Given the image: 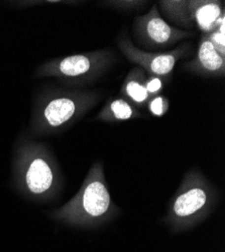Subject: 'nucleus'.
Returning a JSON list of instances; mask_svg holds the SVG:
<instances>
[{
	"instance_id": "obj_1",
	"label": "nucleus",
	"mask_w": 225,
	"mask_h": 252,
	"mask_svg": "<svg viewBox=\"0 0 225 252\" xmlns=\"http://www.w3.org/2000/svg\"><path fill=\"white\" fill-rule=\"evenodd\" d=\"M97 91L56 90L38 100L32 124L42 131H56L74 124L95 107Z\"/></svg>"
},
{
	"instance_id": "obj_2",
	"label": "nucleus",
	"mask_w": 225,
	"mask_h": 252,
	"mask_svg": "<svg viewBox=\"0 0 225 252\" xmlns=\"http://www.w3.org/2000/svg\"><path fill=\"white\" fill-rule=\"evenodd\" d=\"M114 55L110 49L72 55L47 62L38 69V77H56L75 84L91 83L112 66Z\"/></svg>"
},
{
	"instance_id": "obj_3",
	"label": "nucleus",
	"mask_w": 225,
	"mask_h": 252,
	"mask_svg": "<svg viewBox=\"0 0 225 252\" xmlns=\"http://www.w3.org/2000/svg\"><path fill=\"white\" fill-rule=\"evenodd\" d=\"M133 33L137 43L147 49L168 48L193 34L170 26L161 16L157 3L148 13L135 18Z\"/></svg>"
},
{
	"instance_id": "obj_4",
	"label": "nucleus",
	"mask_w": 225,
	"mask_h": 252,
	"mask_svg": "<svg viewBox=\"0 0 225 252\" xmlns=\"http://www.w3.org/2000/svg\"><path fill=\"white\" fill-rule=\"evenodd\" d=\"M118 48L130 63L144 69L147 75L163 78H168L174 71L177 63L190 54L189 45H183L170 52L149 53L135 47L126 34L120 35Z\"/></svg>"
},
{
	"instance_id": "obj_5",
	"label": "nucleus",
	"mask_w": 225,
	"mask_h": 252,
	"mask_svg": "<svg viewBox=\"0 0 225 252\" xmlns=\"http://www.w3.org/2000/svg\"><path fill=\"white\" fill-rule=\"evenodd\" d=\"M101 172L98 167L91 172L85 186L75 204L79 215H83L90 219H98L108 213L111 207V198L108 189L99 176Z\"/></svg>"
},
{
	"instance_id": "obj_6",
	"label": "nucleus",
	"mask_w": 225,
	"mask_h": 252,
	"mask_svg": "<svg viewBox=\"0 0 225 252\" xmlns=\"http://www.w3.org/2000/svg\"><path fill=\"white\" fill-rule=\"evenodd\" d=\"M186 16L190 29L198 28L202 34H208L225 23L224 2L217 0H188L185 1Z\"/></svg>"
},
{
	"instance_id": "obj_7",
	"label": "nucleus",
	"mask_w": 225,
	"mask_h": 252,
	"mask_svg": "<svg viewBox=\"0 0 225 252\" xmlns=\"http://www.w3.org/2000/svg\"><path fill=\"white\" fill-rule=\"evenodd\" d=\"M184 70L204 77L222 78L225 76V58H223L209 38L202 34L195 58L183 64Z\"/></svg>"
},
{
	"instance_id": "obj_8",
	"label": "nucleus",
	"mask_w": 225,
	"mask_h": 252,
	"mask_svg": "<svg viewBox=\"0 0 225 252\" xmlns=\"http://www.w3.org/2000/svg\"><path fill=\"white\" fill-rule=\"evenodd\" d=\"M32 157L25 170V185L32 195H43L53 187L54 172L50 162L43 156Z\"/></svg>"
},
{
	"instance_id": "obj_9",
	"label": "nucleus",
	"mask_w": 225,
	"mask_h": 252,
	"mask_svg": "<svg viewBox=\"0 0 225 252\" xmlns=\"http://www.w3.org/2000/svg\"><path fill=\"white\" fill-rule=\"evenodd\" d=\"M208 198V194L203 187L186 188L176 197L172 206L173 214L179 219L193 217L205 208Z\"/></svg>"
},
{
	"instance_id": "obj_10",
	"label": "nucleus",
	"mask_w": 225,
	"mask_h": 252,
	"mask_svg": "<svg viewBox=\"0 0 225 252\" xmlns=\"http://www.w3.org/2000/svg\"><path fill=\"white\" fill-rule=\"evenodd\" d=\"M146 71L136 66L129 72L120 88L121 97L132 103L136 108L146 107L150 100L146 89Z\"/></svg>"
},
{
	"instance_id": "obj_11",
	"label": "nucleus",
	"mask_w": 225,
	"mask_h": 252,
	"mask_svg": "<svg viewBox=\"0 0 225 252\" xmlns=\"http://www.w3.org/2000/svg\"><path fill=\"white\" fill-rule=\"evenodd\" d=\"M141 113L132 103L118 97L110 98L97 115V119L104 122H121L141 117Z\"/></svg>"
},
{
	"instance_id": "obj_12",
	"label": "nucleus",
	"mask_w": 225,
	"mask_h": 252,
	"mask_svg": "<svg viewBox=\"0 0 225 252\" xmlns=\"http://www.w3.org/2000/svg\"><path fill=\"white\" fill-rule=\"evenodd\" d=\"M147 106L154 116L161 117L166 114L169 109V100L161 94L151 98Z\"/></svg>"
},
{
	"instance_id": "obj_13",
	"label": "nucleus",
	"mask_w": 225,
	"mask_h": 252,
	"mask_svg": "<svg viewBox=\"0 0 225 252\" xmlns=\"http://www.w3.org/2000/svg\"><path fill=\"white\" fill-rule=\"evenodd\" d=\"M167 78L160 77V76H153V75H147L146 79V89L150 96V99L161 95L162 90L165 89L166 86V80Z\"/></svg>"
},
{
	"instance_id": "obj_14",
	"label": "nucleus",
	"mask_w": 225,
	"mask_h": 252,
	"mask_svg": "<svg viewBox=\"0 0 225 252\" xmlns=\"http://www.w3.org/2000/svg\"><path fill=\"white\" fill-rule=\"evenodd\" d=\"M209 40L211 41V44L214 46V48L217 50V52L225 58V33L220 32L217 29L213 31L212 32L205 34Z\"/></svg>"
},
{
	"instance_id": "obj_15",
	"label": "nucleus",
	"mask_w": 225,
	"mask_h": 252,
	"mask_svg": "<svg viewBox=\"0 0 225 252\" xmlns=\"http://www.w3.org/2000/svg\"><path fill=\"white\" fill-rule=\"evenodd\" d=\"M108 5L112 6V7H117V8H125V6H127V9H131V8H135L141 4H144L145 2L141 1H107L106 2Z\"/></svg>"
}]
</instances>
